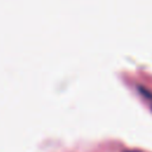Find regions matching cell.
I'll list each match as a JSON object with an SVG mask.
<instances>
[{
  "label": "cell",
  "mask_w": 152,
  "mask_h": 152,
  "mask_svg": "<svg viewBox=\"0 0 152 152\" xmlns=\"http://www.w3.org/2000/svg\"><path fill=\"white\" fill-rule=\"evenodd\" d=\"M138 91L140 93V95L147 101L151 103V108H152V91L148 90L147 88H145L144 86H138Z\"/></svg>",
  "instance_id": "obj_1"
}]
</instances>
